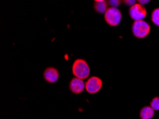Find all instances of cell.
<instances>
[{
    "label": "cell",
    "instance_id": "obj_3",
    "mask_svg": "<svg viewBox=\"0 0 159 119\" xmlns=\"http://www.w3.org/2000/svg\"><path fill=\"white\" fill-rule=\"evenodd\" d=\"M121 12L118 8L109 7L104 14L106 22L111 26L119 25L121 22Z\"/></svg>",
    "mask_w": 159,
    "mask_h": 119
},
{
    "label": "cell",
    "instance_id": "obj_10",
    "mask_svg": "<svg viewBox=\"0 0 159 119\" xmlns=\"http://www.w3.org/2000/svg\"><path fill=\"white\" fill-rule=\"evenodd\" d=\"M151 20L156 26H159V8L154 9L151 14Z\"/></svg>",
    "mask_w": 159,
    "mask_h": 119
},
{
    "label": "cell",
    "instance_id": "obj_8",
    "mask_svg": "<svg viewBox=\"0 0 159 119\" xmlns=\"http://www.w3.org/2000/svg\"><path fill=\"white\" fill-rule=\"evenodd\" d=\"M155 111L151 106H145L140 111V118L141 119H152Z\"/></svg>",
    "mask_w": 159,
    "mask_h": 119
},
{
    "label": "cell",
    "instance_id": "obj_4",
    "mask_svg": "<svg viewBox=\"0 0 159 119\" xmlns=\"http://www.w3.org/2000/svg\"><path fill=\"white\" fill-rule=\"evenodd\" d=\"M146 14L145 7L140 4H135L129 9V15L135 21L143 20L146 16Z\"/></svg>",
    "mask_w": 159,
    "mask_h": 119
},
{
    "label": "cell",
    "instance_id": "obj_7",
    "mask_svg": "<svg viewBox=\"0 0 159 119\" xmlns=\"http://www.w3.org/2000/svg\"><path fill=\"white\" fill-rule=\"evenodd\" d=\"M44 77L49 83H55L59 79V72L54 68H47L44 72Z\"/></svg>",
    "mask_w": 159,
    "mask_h": 119
},
{
    "label": "cell",
    "instance_id": "obj_11",
    "mask_svg": "<svg viewBox=\"0 0 159 119\" xmlns=\"http://www.w3.org/2000/svg\"><path fill=\"white\" fill-rule=\"evenodd\" d=\"M150 106L154 111H159V97H155L151 102Z\"/></svg>",
    "mask_w": 159,
    "mask_h": 119
},
{
    "label": "cell",
    "instance_id": "obj_2",
    "mask_svg": "<svg viewBox=\"0 0 159 119\" xmlns=\"http://www.w3.org/2000/svg\"><path fill=\"white\" fill-rule=\"evenodd\" d=\"M150 25L143 20L134 21L132 26L134 35L139 39L145 38L150 33Z\"/></svg>",
    "mask_w": 159,
    "mask_h": 119
},
{
    "label": "cell",
    "instance_id": "obj_5",
    "mask_svg": "<svg viewBox=\"0 0 159 119\" xmlns=\"http://www.w3.org/2000/svg\"><path fill=\"white\" fill-rule=\"evenodd\" d=\"M102 79L97 76H92L86 82V90L89 94H93L97 93L102 88Z\"/></svg>",
    "mask_w": 159,
    "mask_h": 119
},
{
    "label": "cell",
    "instance_id": "obj_14",
    "mask_svg": "<svg viewBox=\"0 0 159 119\" xmlns=\"http://www.w3.org/2000/svg\"><path fill=\"white\" fill-rule=\"evenodd\" d=\"M149 1H139V4H140L141 5H143V4H146L147 3H148Z\"/></svg>",
    "mask_w": 159,
    "mask_h": 119
},
{
    "label": "cell",
    "instance_id": "obj_1",
    "mask_svg": "<svg viewBox=\"0 0 159 119\" xmlns=\"http://www.w3.org/2000/svg\"><path fill=\"white\" fill-rule=\"evenodd\" d=\"M72 73L76 78L80 79H87L90 74V68L86 61L76 59L72 66Z\"/></svg>",
    "mask_w": 159,
    "mask_h": 119
},
{
    "label": "cell",
    "instance_id": "obj_6",
    "mask_svg": "<svg viewBox=\"0 0 159 119\" xmlns=\"http://www.w3.org/2000/svg\"><path fill=\"white\" fill-rule=\"evenodd\" d=\"M69 89L74 94H81V92L84 91V89H86V83H84V80L82 79L74 78L70 81Z\"/></svg>",
    "mask_w": 159,
    "mask_h": 119
},
{
    "label": "cell",
    "instance_id": "obj_13",
    "mask_svg": "<svg viewBox=\"0 0 159 119\" xmlns=\"http://www.w3.org/2000/svg\"><path fill=\"white\" fill-rule=\"evenodd\" d=\"M135 1H124V4H126V5H128V6H131V7H132V6H134L135 4Z\"/></svg>",
    "mask_w": 159,
    "mask_h": 119
},
{
    "label": "cell",
    "instance_id": "obj_9",
    "mask_svg": "<svg viewBox=\"0 0 159 119\" xmlns=\"http://www.w3.org/2000/svg\"><path fill=\"white\" fill-rule=\"evenodd\" d=\"M95 10L99 14H105L107 11L108 4L107 2L101 0V1H96L94 4Z\"/></svg>",
    "mask_w": 159,
    "mask_h": 119
},
{
    "label": "cell",
    "instance_id": "obj_12",
    "mask_svg": "<svg viewBox=\"0 0 159 119\" xmlns=\"http://www.w3.org/2000/svg\"><path fill=\"white\" fill-rule=\"evenodd\" d=\"M120 2H121L118 1V0H111V1H108V4H110L111 7H113V8H117V7L119 6Z\"/></svg>",
    "mask_w": 159,
    "mask_h": 119
}]
</instances>
